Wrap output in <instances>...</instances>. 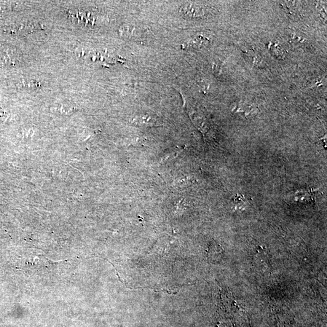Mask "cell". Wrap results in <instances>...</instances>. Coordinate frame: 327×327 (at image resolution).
I'll use <instances>...</instances> for the list:
<instances>
[{
  "instance_id": "obj_1",
  "label": "cell",
  "mask_w": 327,
  "mask_h": 327,
  "mask_svg": "<svg viewBox=\"0 0 327 327\" xmlns=\"http://www.w3.org/2000/svg\"><path fill=\"white\" fill-rule=\"evenodd\" d=\"M180 13L187 19H196L203 17L205 15V10L202 5L195 2H189L182 6Z\"/></svg>"
},
{
  "instance_id": "obj_2",
  "label": "cell",
  "mask_w": 327,
  "mask_h": 327,
  "mask_svg": "<svg viewBox=\"0 0 327 327\" xmlns=\"http://www.w3.org/2000/svg\"><path fill=\"white\" fill-rule=\"evenodd\" d=\"M132 123L138 127L144 128L154 127L160 125L157 118L154 115L149 114L137 115L133 119Z\"/></svg>"
},
{
  "instance_id": "obj_3",
  "label": "cell",
  "mask_w": 327,
  "mask_h": 327,
  "mask_svg": "<svg viewBox=\"0 0 327 327\" xmlns=\"http://www.w3.org/2000/svg\"><path fill=\"white\" fill-rule=\"evenodd\" d=\"M190 118H191L192 122L194 123L198 130H200L203 133L207 132V129H206L207 125H206L204 120L202 117H200L198 115L196 116L194 114H192L190 115Z\"/></svg>"
}]
</instances>
